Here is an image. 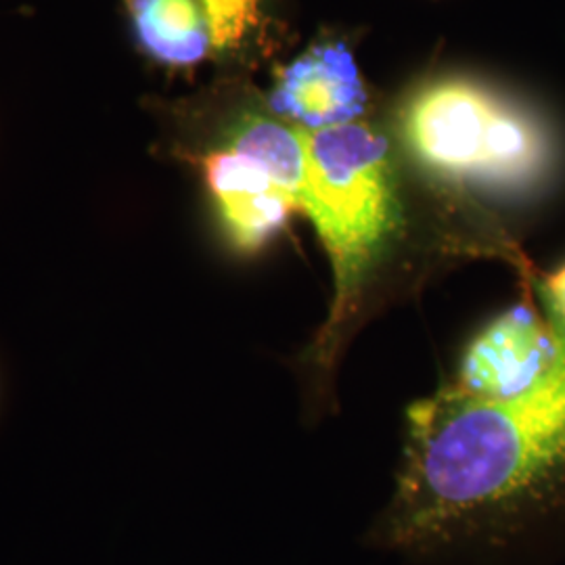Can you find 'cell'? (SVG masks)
<instances>
[{
	"mask_svg": "<svg viewBox=\"0 0 565 565\" xmlns=\"http://www.w3.org/2000/svg\"><path fill=\"white\" fill-rule=\"evenodd\" d=\"M403 135L419 162L455 181L525 186L553 158L536 116L473 82L424 86L404 107Z\"/></svg>",
	"mask_w": 565,
	"mask_h": 565,
	"instance_id": "obj_3",
	"label": "cell"
},
{
	"mask_svg": "<svg viewBox=\"0 0 565 565\" xmlns=\"http://www.w3.org/2000/svg\"><path fill=\"white\" fill-rule=\"evenodd\" d=\"M302 214L315 224L333 270V300L315 342L331 363L343 329L359 312L364 282L403 224L384 137L363 121L303 130Z\"/></svg>",
	"mask_w": 565,
	"mask_h": 565,
	"instance_id": "obj_2",
	"label": "cell"
},
{
	"mask_svg": "<svg viewBox=\"0 0 565 565\" xmlns=\"http://www.w3.org/2000/svg\"><path fill=\"white\" fill-rule=\"evenodd\" d=\"M539 296L548 317L565 329V264L539 279Z\"/></svg>",
	"mask_w": 565,
	"mask_h": 565,
	"instance_id": "obj_9",
	"label": "cell"
},
{
	"mask_svg": "<svg viewBox=\"0 0 565 565\" xmlns=\"http://www.w3.org/2000/svg\"><path fill=\"white\" fill-rule=\"evenodd\" d=\"M408 455L385 522L396 546L438 545L482 520L565 499V348L543 382L501 401L452 387L411 406Z\"/></svg>",
	"mask_w": 565,
	"mask_h": 565,
	"instance_id": "obj_1",
	"label": "cell"
},
{
	"mask_svg": "<svg viewBox=\"0 0 565 565\" xmlns=\"http://www.w3.org/2000/svg\"><path fill=\"white\" fill-rule=\"evenodd\" d=\"M564 348L565 329L525 296L467 345L450 387L488 401L520 396L545 380Z\"/></svg>",
	"mask_w": 565,
	"mask_h": 565,
	"instance_id": "obj_4",
	"label": "cell"
},
{
	"mask_svg": "<svg viewBox=\"0 0 565 565\" xmlns=\"http://www.w3.org/2000/svg\"><path fill=\"white\" fill-rule=\"evenodd\" d=\"M270 105L312 132L354 121L364 111L366 93L352 55L340 44H323L282 70Z\"/></svg>",
	"mask_w": 565,
	"mask_h": 565,
	"instance_id": "obj_6",
	"label": "cell"
},
{
	"mask_svg": "<svg viewBox=\"0 0 565 565\" xmlns=\"http://www.w3.org/2000/svg\"><path fill=\"white\" fill-rule=\"evenodd\" d=\"M202 170L224 231L239 252L263 249L300 212L296 198L260 163L228 145L205 153Z\"/></svg>",
	"mask_w": 565,
	"mask_h": 565,
	"instance_id": "obj_5",
	"label": "cell"
},
{
	"mask_svg": "<svg viewBox=\"0 0 565 565\" xmlns=\"http://www.w3.org/2000/svg\"><path fill=\"white\" fill-rule=\"evenodd\" d=\"M142 49L163 65L191 67L212 51V30L200 0H128Z\"/></svg>",
	"mask_w": 565,
	"mask_h": 565,
	"instance_id": "obj_7",
	"label": "cell"
},
{
	"mask_svg": "<svg viewBox=\"0 0 565 565\" xmlns=\"http://www.w3.org/2000/svg\"><path fill=\"white\" fill-rule=\"evenodd\" d=\"M207 13L214 51H237L263 23L260 0H200Z\"/></svg>",
	"mask_w": 565,
	"mask_h": 565,
	"instance_id": "obj_8",
	"label": "cell"
}]
</instances>
